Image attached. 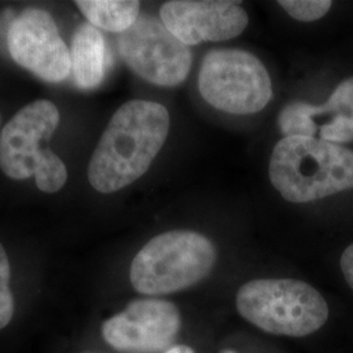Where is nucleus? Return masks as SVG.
<instances>
[{"label": "nucleus", "instance_id": "nucleus-13", "mask_svg": "<svg viewBox=\"0 0 353 353\" xmlns=\"http://www.w3.org/2000/svg\"><path fill=\"white\" fill-rule=\"evenodd\" d=\"M75 4L90 26L119 34L139 17L140 3L135 0H77Z\"/></svg>", "mask_w": 353, "mask_h": 353}, {"label": "nucleus", "instance_id": "nucleus-18", "mask_svg": "<svg viewBox=\"0 0 353 353\" xmlns=\"http://www.w3.org/2000/svg\"><path fill=\"white\" fill-rule=\"evenodd\" d=\"M221 353H237V352H234V351H224V352H221Z\"/></svg>", "mask_w": 353, "mask_h": 353}, {"label": "nucleus", "instance_id": "nucleus-7", "mask_svg": "<svg viewBox=\"0 0 353 353\" xmlns=\"http://www.w3.org/2000/svg\"><path fill=\"white\" fill-rule=\"evenodd\" d=\"M118 49L137 75L159 87L182 84L192 64L189 46L174 37L161 19L151 14H141L119 34Z\"/></svg>", "mask_w": 353, "mask_h": 353}, {"label": "nucleus", "instance_id": "nucleus-1", "mask_svg": "<svg viewBox=\"0 0 353 353\" xmlns=\"http://www.w3.org/2000/svg\"><path fill=\"white\" fill-rule=\"evenodd\" d=\"M170 115L159 102L132 100L114 113L90 157L89 183L102 194L139 179L164 147Z\"/></svg>", "mask_w": 353, "mask_h": 353}, {"label": "nucleus", "instance_id": "nucleus-4", "mask_svg": "<svg viewBox=\"0 0 353 353\" xmlns=\"http://www.w3.org/2000/svg\"><path fill=\"white\" fill-rule=\"evenodd\" d=\"M217 262L214 242L194 230H170L148 241L132 259L130 281L140 294L157 297L189 290Z\"/></svg>", "mask_w": 353, "mask_h": 353}, {"label": "nucleus", "instance_id": "nucleus-10", "mask_svg": "<svg viewBox=\"0 0 353 353\" xmlns=\"http://www.w3.org/2000/svg\"><path fill=\"white\" fill-rule=\"evenodd\" d=\"M160 19L186 46L237 37L249 24V16L239 3L224 0L166 1Z\"/></svg>", "mask_w": 353, "mask_h": 353}, {"label": "nucleus", "instance_id": "nucleus-14", "mask_svg": "<svg viewBox=\"0 0 353 353\" xmlns=\"http://www.w3.org/2000/svg\"><path fill=\"white\" fill-rule=\"evenodd\" d=\"M279 4L290 13L294 20L312 23L322 19L330 11V0H281Z\"/></svg>", "mask_w": 353, "mask_h": 353}, {"label": "nucleus", "instance_id": "nucleus-11", "mask_svg": "<svg viewBox=\"0 0 353 353\" xmlns=\"http://www.w3.org/2000/svg\"><path fill=\"white\" fill-rule=\"evenodd\" d=\"M284 138L305 137L341 144L353 141V77L344 79L327 102L314 106L303 101L287 103L278 117Z\"/></svg>", "mask_w": 353, "mask_h": 353}, {"label": "nucleus", "instance_id": "nucleus-8", "mask_svg": "<svg viewBox=\"0 0 353 353\" xmlns=\"http://www.w3.org/2000/svg\"><path fill=\"white\" fill-rule=\"evenodd\" d=\"M182 318L176 305L161 299L134 300L103 322L102 338L121 353H164L176 341Z\"/></svg>", "mask_w": 353, "mask_h": 353}, {"label": "nucleus", "instance_id": "nucleus-17", "mask_svg": "<svg viewBox=\"0 0 353 353\" xmlns=\"http://www.w3.org/2000/svg\"><path fill=\"white\" fill-rule=\"evenodd\" d=\"M164 353H195V351L189 347V345H185V344H176L173 347H170L168 351H165Z\"/></svg>", "mask_w": 353, "mask_h": 353}, {"label": "nucleus", "instance_id": "nucleus-12", "mask_svg": "<svg viewBox=\"0 0 353 353\" xmlns=\"http://www.w3.org/2000/svg\"><path fill=\"white\" fill-rule=\"evenodd\" d=\"M70 54L76 85L81 89L97 88L109 64L108 46L101 32L90 24H81L75 30Z\"/></svg>", "mask_w": 353, "mask_h": 353}, {"label": "nucleus", "instance_id": "nucleus-6", "mask_svg": "<svg viewBox=\"0 0 353 353\" xmlns=\"http://www.w3.org/2000/svg\"><path fill=\"white\" fill-rule=\"evenodd\" d=\"M198 88L208 105L237 115L258 113L272 99L265 64L241 49L208 51L199 70Z\"/></svg>", "mask_w": 353, "mask_h": 353}, {"label": "nucleus", "instance_id": "nucleus-16", "mask_svg": "<svg viewBox=\"0 0 353 353\" xmlns=\"http://www.w3.org/2000/svg\"><path fill=\"white\" fill-rule=\"evenodd\" d=\"M339 268L341 276L347 287L353 292V242L347 245L339 258Z\"/></svg>", "mask_w": 353, "mask_h": 353}, {"label": "nucleus", "instance_id": "nucleus-15", "mask_svg": "<svg viewBox=\"0 0 353 353\" xmlns=\"http://www.w3.org/2000/svg\"><path fill=\"white\" fill-rule=\"evenodd\" d=\"M11 265L8 255L0 243V330L6 327L14 312L12 290H11Z\"/></svg>", "mask_w": 353, "mask_h": 353}, {"label": "nucleus", "instance_id": "nucleus-9", "mask_svg": "<svg viewBox=\"0 0 353 353\" xmlns=\"http://www.w3.org/2000/svg\"><path fill=\"white\" fill-rule=\"evenodd\" d=\"M13 61L49 83H61L71 72V54L49 12L30 7L13 19L7 33Z\"/></svg>", "mask_w": 353, "mask_h": 353}, {"label": "nucleus", "instance_id": "nucleus-2", "mask_svg": "<svg viewBox=\"0 0 353 353\" xmlns=\"http://www.w3.org/2000/svg\"><path fill=\"white\" fill-rule=\"evenodd\" d=\"M236 309L265 334L296 339L322 334L336 321L327 299L299 279L250 280L237 292Z\"/></svg>", "mask_w": 353, "mask_h": 353}, {"label": "nucleus", "instance_id": "nucleus-5", "mask_svg": "<svg viewBox=\"0 0 353 353\" xmlns=\"http://www.w3.org/2000/svg\"><path fill=\"white\" fill-rule=\"evenodd\" d=\"M59 110L48 100L20 109L0 135V168L12 179L34 176L38 189L54 194L67 182V168L48 144L59 125Z\"/></svg>", "mask_w": 353, "mask_h": 353}, {"label": "nucleus", "instance_id": "nucleus-3", "mask_svg": "<svg viewBox=\"0 0 353 353\" xmlns=\"http://www.w3.org/2000/svg\"><path fill=\"white\" fill-rule=\"evenodd\" d=\"M268 174L290 203H309L353 189V151L318 138H283L274 147Z\"/></svg>", "mask_w": 353, "mask_h": 353}]
</instances>
